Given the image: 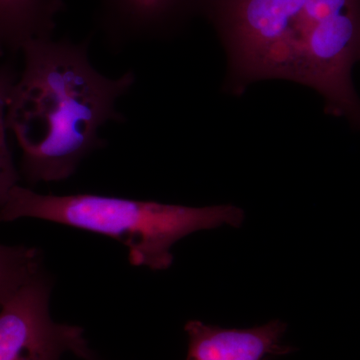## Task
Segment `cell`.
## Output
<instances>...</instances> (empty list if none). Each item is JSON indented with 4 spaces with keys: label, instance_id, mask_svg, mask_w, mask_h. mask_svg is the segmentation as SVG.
I'll list each match as a JSON object with an SVG mask.
<instances>
[{
    "label": "cell",
    "instance_id": "cell-1",
    "mask_svg": "<svg viewBox=\"0 0 360 360\" xmlns=\"http://www.w3.org/2000/svg\"><path fill=\"white\" fill-rule=\"evenodd\" d=\"M203 16L227 58L225 89L284 79L315 90L326 115L360 131L352 70L359 61L360 0H208Z\"/></svg>",
    "mask_w": 360,
    "mask_h": 360
},
{
    "label": "cell",
    "instance_id": "cell-2",
    "mask_svg": "<svg viewBox=\"0 0 360 360\" xmlns=\"http://www.w3.org/2000/svg\"><path fill=\"white\" fill-rule=\"evenodd\" d=\"M89 41L33 40L23 47L25 68L6 103V125L21 151L30 184L68 179L85 156L103 148L101 127L122 122L116 110L136 78L105 77L90 61Z\"/></svg>",
    "mask_w": 360,
    "mask_h": 360
},
{
    "label": "cell",
    "instance_id": "cell-3",
    "mask_svg": "<svg viewBox=\"0 0 360 360\" xmlns=\"http://www.w3.org/2000/svg\"><path fill=\"white\" fill-rule=\"evenodd\" d=\"M21 217L49 220L104 234L129 248L135 266L167 269L180 238L224 224L238 227L245 214L233 205L187 207L97 194L42 195L15 186L0 207V221Z\"/></svg>",
    "mask_w": 360,
    "mask_h": 360
},
{
    "label": "cell",
    "instance_id": "cell-4",
    "mask_svg": "<svg viewBox=\"0 0 360 360\" xmlns=\"http://www.w3.org/2000/svg\"><path fill=\"white\" fill-rule=\"evenodd\" d=\"M49 300L37 276L0 305V360H59L65 352L89 359L84 330L52 321Z\"/></svg>",
    "mask_w": 360,
    "mask_h": 360
},
{
    "label": "cell",
    "instance_id": "cell-5",
    "mask_svg": "<svg viewBox=\"0 0 360 360\" xmlns=\"http://www.w3.org/2000/svg\"><path fill=\"white\" fill-rule=\"evenodd\" d=\"M208 0H101V27L112 44L168 37L195 15Z\"/></svg>",
    "mask_w": 360,
    "mask_h": 360
},
{
    "label": "cell",
    "instance_id": "cell-6",
    "mask_svg": "<svg viewBox=\"0 0 360 360\" xmlns=\"http://www.w3.org/2000/svg\"><path fill=\"white\" fill-rule=\"evenodd\" d=\"M285 328L278 321L250 329H225L189 321L186 360H270L292 350L281 342Z\"/></svg>",
    "mask_w": 360,
    "mask_h": 360
},
{
    "label": "cell",
    "instance_id": "cell-7",
    "mask_svg": "<svg viewBox=\"0 0 360 360\" xmlns=\"http://www.w3.org/2000/svg\"><path fill=\"white\" fill-rule=\"evenodd\" d=\"M63 0H0V47L22 51L33 40L51 39Z\"/></svg>",
    "mask_w": 360,
    "mask_h": 360
},
{
    "label": "cell",
    "instance_id": "cell-8",
    "mask_svg": "<svg viewBox=\"0 0 360 360\" xmlns=\"http://www.w3.org/2000/svg\"><path fill=\"white\" fill-rule=\"evenodd\" d=\"M39 251L25 246H0V305L37 276Z\"/></svg>",
    "mask_w": 360,
    "mask_h": 360
},
{
    "label": "cell",
    "instance_id": "cell-9",
    "mask_svg": "<svg viewBox=\"0 0 360 360\" xmlns=\"http://www.w3.org/2000/svg\"><path fill=\"white\" fill-rule=\"evenodd\" d=\"M15 82L11 66L0 68V207L14 186H18V174L7 142L6 103L9 91Z\"/></svg>",
    "mask_w": 360,
    "mask_h": 360
},
{
    "label": "cell",
    "instance_id": "cell-10",
    "mask_svg": "<svg viewBox=\"0 0 360 360\" xmlns=\"http://www.w3.org/2000/svg\"><path fill=\"white\" fill-rule=\"evenodd\" d=\"M4 51H2L1 47H0V56H2V54H4Z\"/></svg>",
    "mask_w": 360,
    "mask_h": 360
},
{
    "label": "cell",
    "instance_id": "cell-11",
    "mask_svg": "<svg viewBox=\"0 0 360 360\" xmlns=\"http://www.w3.org/2000/svg\"><path fill=\"white\" fill-rule=\"evenodd\" d=\"M359 61H360V51H359Z\"/></svg>",
    "mask_w": 360,
    "mask_h": 360
}]
</instances>
